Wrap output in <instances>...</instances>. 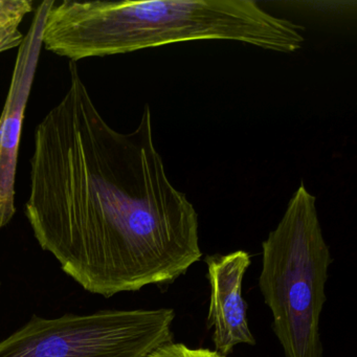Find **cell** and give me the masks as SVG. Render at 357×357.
Instances as JSON below:
<instances>
[{
  "label": "cell",
  "instance_id": "277c9868",
  "mask_svg": "<svg viewBox=\"0 0 357 357\" xmlns=\"http://www.w3.org/2000/svg\"><path fill=\"white\" fill-rule=\"evenodd\" d=\"M173 309L33 317L0 342V357H148L173 342Z\"/></svg>",
  "mask_w": 357,
  "mask_h": 357
},
{
  "label": "cell",
  "instance_id": "9c48e42d",
  "mask_svg": "<svg viewBox=\"0 0 357 357\" xmlns=\"http://www.w3.org/2000/svg\"><path fill=\"white\" fill-rule=\"evenodd\" d=\"M210 357H221L220 355L217 354L214 351H211Z\"/></svg>",
  "mask_w": 357,
  "mask_h": 357
},
{
  "label": "cell",
  "instance_id": "6da1fadb",
  "mask_svg": "<svg viewBox=\"0 0 357 357\" xmlns=\"http://www.w3.org/2000/svg\"><path fill=\"white\" fill-rule=\"evenodd\" d=\"M35 131L26 215L43 250L91 294L175 281L202 258L198 215L169 181L145 105L130 133L96 107L75 62Z\"/></svg>",
  "mask_w": 357,
  "mask_h": 357
},
{
  "label": "cell",
  "instance_id": "ba28073f",
  "mask_svg": "<svg viewBox=\"0 0 357 357\" xmlns=\"http://www.w3.org/2000/svg\"><path fill=\"white\" fill-rule=\"evenodd\" d=\"M211 351L191 349L183 344H172L158 349L148 357H210Z\"/></svg>",
  "mask_w": 357,
  "mask_h": 357
},
{
  "label": "cell",
  "instance_id": "5b68a950",
  "mask_svg": "<svg viewBox=\"0 0 357 357\" xmlns=\"http://www.w3.org/2000/svg\"><path fill=\"white\" fill-rule=\"evenodd\" d=\"M52 3L53 0H45L37 8L28 34L18 47L11 85L0 116V227H7L16 213L15 181L22 122L43 47V28Z\"/></svg>",
  "mask_w": 357,
  "mask_h": 357
},
{
  "label": "cell",
  "instance_id": "8992f818",
  "mask_svg": "<svg viewBox=\"0 0 357 357\" xmlns=\"http://www.w3.org/2000/svg\"><path fill=\"white\" fill-rule=\"evenodd\" d=\"M206 264L211 285L208 323L213 328L215 352L227 357L237 344H256L242 298V282L250 257L243 250H237L225 256L208 257Z\"/></svg>",
  "mask_w": 357,
  "mask_h": 357
},
{
  "label": "cell",
  "instance_id": "52a82bcc",
  "mask_svg": "<svg viewBox=\"0 0 357 357\" xmlns=\"http://www.w3.org/2000/svg\"><path fill=\"white\" fill-rule=\"evenodd\" d=\"M33 11L30 0H0V54L20 47L24 37L20 24Z\"/></svg>",
  "mask_w": 357,
  "mask_h": 357
},
{
  "label": "cell",
  "instance_id": "7a4b0ae2",
  "mask_svg": "<svg viewBox=\"0 0 357 357\" xmlns=\"http://www.w3.org/2000/svg\"><path fill=\"white\" fill-rule=\"evenodd\" d=\"M303 31L252 0H53L43 45L72 62L195 40H233L292 53L304 43Z\"/></svg>",
  "mask_w": 357,
  "mask_h": 357
},
{
  "label": "cell",
  "instance_id": "3957f363",
  "mask_svg": "<svg viewBox=\"0 0 357 357\" xmlns=\"http://www.w3.org/2000/svg\"><path fill=\"white\" fill-rule=\"evenodd\" d=\"M315 202L301 185L262 243L259 287L285 357H323L319 317L332 259Z\"/></svg>",
  "mask_w": 357,
  "mask_h": 357
}]
</instances>
